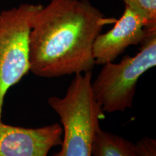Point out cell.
<instances>
[{"mask_svg":"<svg viewBox=\"0 0 156 156\" xmlns=\"http://www.w3.org/2000/svg\"><path fill=\"white\" fill-rule=\"evenodd\" d=\"M134 56L119 63L108 62L91 83L93 95L103 112H124L131 108L140 77L156 66V29L151 30Z\"/></svg>","mask_w":156,"mask_h":156,"instance_id":"obj_3","label":"cell"},{"mask_svg":"<svg viewBox=\"0 0 156 156\" xmlns=\"http://www.w3.org/2000/svg\"><path fill=\"white\" fill-rule=\"evenodd\" d=\"M92 72L76 74L63 97L51 96L49 106L59 116L63 129L61 150L53 156H92L104 112L93 95Z\"/></svg>","mask_w":156,"mask_h":156,"instance_id":"obj_2","label":"cell"},{"mask_svg":"<svg viewBox=\"0 0 156 156\" xmlns=\"http://www.w3.org/2000/svg\"><path fill=\"white\" fill-rule=\"evenodd\" d=\"M116 20L88 0H51L41 6L30 29V71L44 78L92 72L95 40Z\"/></svg>","mask_w":156,"mask_h":156,"instance_id":"obj_1","label":"cell"},{"mask_svg":"<svg viewBox=\"0 0 156 156\" xmlns=\"http://www.w3.org/2000/svg\"><path fill=\"white\" fill-rule=\"evenodd\" d=\"M92 156L141 155L133 142L101 129L93 142Z\"/></svg>","mask_w":156,"mask_h":156,"instance_id":"obj_7","label":"cell"},{"mask_svg":"<svg viewBox=\"0 0 156 156\" xmlns=\"http://www.w3.org/2000/svg\"><path fill=\"white\" fill-rule=\"evenodd\" d=\"M62 134L59 124L25 128L0 120V156H48L51 148L62 144Z\"/></svg>","mask_w":156,"mask_h":156,"instance_id":"obj_6","label":"cell"},{"mask_svg":"<svg viewBox=\"0 0 156 156\" xmlns=\"http://www.w3.org/2000/svg\"><path fill=\"white\" fill-rule=\"evenodd\" d=\"M114 25L110 30L100 34L95 40L93 55L95 65L114 62L129 46L140 44L150 31L156 29L142 15L126 5Z\"/></svg>","mask_w":156,"mask_h":156,"instance_id":"obj_5","label":"cell"},{"mask_svg":"<svg viewBox=\"0 0 156 156\" xmlns=\"http://www.w3.org/2000/svg\"><path fill=\"white\" fill-rule=\"evenodd\" d=\"M141 156H156V140L145 136L135 144Z\"/></svg>","mask_w":156,"mask_h":156,"instance_id":"obj_9","label":"cell"},{"mask_svg":"<svg viewBox=\"0 0 156 156\" xmlns=\"http://www.w3.org/2000/svg\"><path fill=\"white\" fill-rule=\"evenodd\" d=\"M124 5L142 15L152 26H156V0H122Z\"/></svg>","mask_w":156,"mask_h":156,"instance_id":"obj_8","label":"cell"},{"mask_svg":"<svg viewBox=\"0 0 156 156\" xmlns=\"http://www.w3.org/2000/svg\"><path fill=\"white\" fill-rule=\"evenodd\" d=\"M41 6L25 3L0 12V120L6 93L30 71L29 36Z\"/></svg>","mask_w":156,"mask_h":156,"instance_id":"obj_4","label":"cell"}]
</instances>
